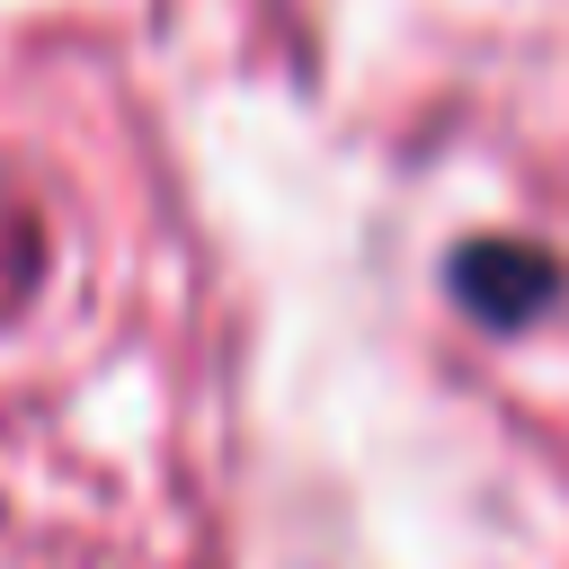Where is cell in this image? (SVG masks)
<instances>
[{"instance_id":"6da1fadb","label":"cell","mask_w":569,"mask_h":569,"mask_svg":"<svg viewBox=\"0 0 569 569\" xmlns=\"http://www.w3.org/2000/svg\"><path fill=\"white\" fill-rule=\"evenodd\" d=\"M445 284H453V302H462L471 320L516 329V320H533V311L551 302L560 258H542V249H525V240H462V249L445 258Z\"/></svg>"}]
</instances>
